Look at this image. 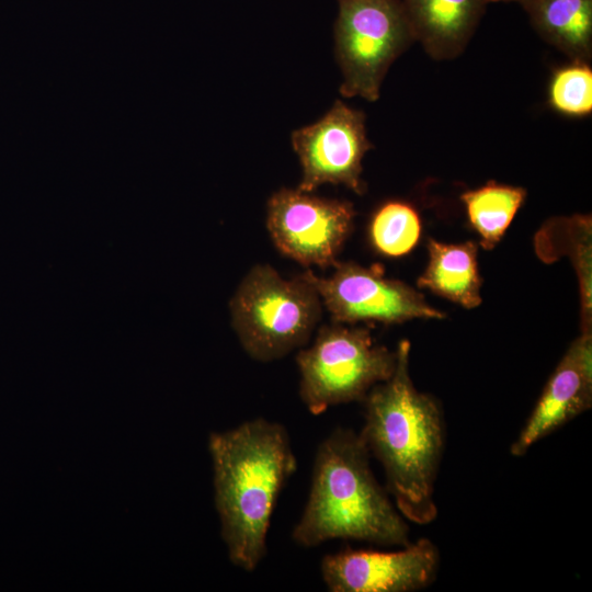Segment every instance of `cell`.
Masks as SVG:
<instances>
[{
  "mask_svg": "<svg viewBox=\"0 0 592 592\" xmlns=\"http://www.w3.org/2000/svg\"><path fill=\"white\" fill-rule=\"evenodd\" d=\"M328 277L310 270L303 272L319 294L334 323L379 321L400 323L415 318H444V312L430 306L417 289L384 276L378 265L362 266L339 262Z\"/></svg>",
  "mask_w": 592,
  "mask_h": 592,
  "instance_id": "obj_8",
  "label": "cell"
},
{
  "mask_svg": "<svg viewBox=\"0 0 592 592\" xmlns=\"http://www.w3.org/2000/svg\"><path fill=\"white\" fill-rule=\"evenodd\" d=\"M440 551L419 538L395 551L346 548L326 555L321 576L331 592H414L436 579Z\"/></svg>",
  "mask_w": 592,
  "mask_h": 592,
  "instance_id": "obj_10",
  "label": "cell"
},
{
  "mask_svg": "<svg viewBox=\"0 0 592 592\" xmlns=\"http://www.w3.org/2000/svg\"><path fill=\"white\" fill-rule=\"evenodd\" d=\"M516 0H488L489 3H496V2H515Z\"/></svg>",
  "mask_w": 592,
  "mask_h": 592,
  "instance_id": "obj_18",
  "label": "cell"
},
{
  "mask_svg": "<svg viewBox=\"0 0 592 592\" xmlns=\"http://www.w3.org/2000/svg\"><path fill=\"white\" fill-rule=\"evenodd\" d=\"M296 363L301 401L318 415L337 405L362 402L392 374L396 351L377 344L367 328L334 323L318 330L312 345L299 350Z\"/></svg>",
  "mask_w": 592,
  "mask_h": 592,
  "instance_id": "obj_5",
  "label": "cell"
},
{
  "mask_svg": "<svg viewBox=\"0 0 592 592\" xmlns=\"http://www.w3.org/2000/svg\"><path fill=\"white\" fill-rule=\"evenodd\" d=\"M429 263L418 286L465 308L480 305L481 278L478 273V247L474 241L443 243L428 241Z\"/></svg>",
  "mask_w": 592,
  "mask_h": 592,
  "instance_id": "obj_14",
  "label": "cell"
},
{
  "mask_svg": "<svg viewBox=\"0 0 592 592\" xmlns=\"http://www.w3.org/2000/svg\"><path fill=\"white\" fill-rule=\"evenodd\" d=\"M369 241L374 249L386 257H401L410 252L419 241L421 220L410 204L391 200L373 214Z\"/></svg>",
  "mask_w": 592,
  "mask_h": 592,
  "instance_id": "obj_16",
  "label": "cell"
},
{
  "mask_svg": "<svg viewBox=\"0 0 592 592\" xmlns=\"http://www.w3.org/2000/svg\"><path fill=\"white\" fill-rule=\"evenodd\" d=\"M371 454L360 433L334 429L318 446L304 512L292 532L303 547L331 539L383 546L410 543L407 520L371 468Z\"/></svg>",
  "mask_w": 592,
  "mask_h": 592,
  "instance_id": "obj_3",
  "label": "cell"
},
{
  "mask_svg": "<svg viewBox=\"0 0 592 592\" xmlns=\"http://www.w3.org/2000/svg\"><path fill=\"white\" fill-rule=\"evenodd\" d=\"M414 39L434 59L457 57L473 37L488 0H400Z\"/></svg>",
  "mask_w": 592,
  "mask_h": 592,
  "instance_id": "obj_12",
  "label": "cell"
},
{
  "mask_svg": "<svg viewBox=\"0 0 592 592\" xmlns=\"http://www.w3.org/2000/svg\"><path fill=\"white\" fill-rule=\"evenodd\" d=\"M592 406V332L581 331L556 366L510 453L523 456L532 445Z\"/></svg>",
  "mask_w": 592,
  "mask_h": 592,
  "instance_id": "obj_11",
  "label": "cell"
},
{
  "mask_svg": "<svg viewBox=\"0 0 592 592\" xmlns=\"http://www.w3.org/2000/svg\"><path fill=\"white\" fill-rule=\"evenodd\" d=\"M230 312L248 355L271 362L308 342L320 321L322 303L303 273L287 280L271 265L258 264L237 287Z\"/></svg>",
  "mask_w": 592,
  "mask_h": 592,
  "instance_id": "obj_4",
  "label": "cell"
},
{
  "mask_svg": "<svg viewBox=\"0 0 592 592\" xmlns=\"http://www.w3.org/2000/svg\"><path fill=\"white\" fill-rule=\"evenodd\" d=\"M215 506L231 563L255 570L266 554V537L278 496L297 469L287 430L258 418L208 439Z\"/></svg>",
  "mask_w": 592,
  "mask_h": 592,
  "instance_id": "obj_2",
  "label": "cell"
},
{
  "mask_svg": "<svg viewBox=\"0 0 592 592\" xmlns=\"http://www.w3.org/2000/svg\"><path fill=\"white\" fill-rule=\"evenodd\" d=\"M335 56L344 98L378 100L391 64L415 42L400 0H337Z\"/></svg>",
  "mask_w": 592,
  "mask_h": 592,
  "instance_id": "obj_6",
  "label": "cell"
},
{
  "mask_svg": "<svg viewBox=\"0 0 592 592\" xmlns=\"http://www.w3.org/2000/svg\"><path fill=\"white\" fill-rule=\"evenodd\" d=\"M410 343L401 340L396 365L362 401L360 435L382 465L389 496L400 514L417 525L437 516L435 481L445 447V420L440 403L419 391L409 373Z\"/></svg>",
  "mask_w": 592,
  "mask_h": 592,
  "instance_id": "obj_1",
  "label": "cell"
},
{
  "mask_svg": "<svg viewBox=\"0 0 592 592\" xmlns=\"http://www.w3.org/2000/svg\"><path fill=\"white\" fill-rule=\"evenodd\" d=\"M540 37L571 60L592 56V0H516Z\"/></svg>",
  "mask_w": 592,
  "mask_h": 592,
  "instance_id": "obj_13",
  "label": "cell"
},
{
  "mask_svg": "<svg viewBox=\"0 0 592 592\" xmlns=\"http://www.w3.org/2000/svg\"><path fill=\"white\" fill-rule=\"evenodd\" d=\"M548 103L553 110L571 117L592 112V69L585 61L571 60L557 68L549 81Z\"/></svg>",
  "mask_w": 592,
  "mask_h": 592,
  "instance_id": "obj_17",
  "label": "cell"
},
{
  "mask_svg": "<svg viewBox=\"0 0 592 592\" xmlns=\"http://www.w3.org/2000/svg\"><path fill=\"white\" fill-rule=\"evenodd\" d=\"M291 140L301 166L298 190L314 192L329 183L365 192L362 160L373 144L362 111L337 100L317 122L295 129Z\"/></svg>",
  "mask_w": 592,
  "mask_h": 592,
  "instance_id": "obj_9",
  "label": "cell"
},
{
  "mask_svg": "<svg viewBox=\"0 0 592 592\" xmlns=\"http://www.w3.org/2000/svg\"><path fill=\"white\" fill-rule=\"evenodd\" d=\"M348 201L298 189L274 192L266 205V227L277 250L304 266H332L354 220Z\"/></svg>",
  "mask_w": 592,
  "mask_h": 592,
  "instance_id": "obj_7",
  "label": "cell"
},
{
  "mask_svg": "<svg viewBox=\"0 0 592 592\" xmlns=\"http://www.w3.org/2000/svg\"><path fill=\"white\" fill-rule=\"evenodd\" d=\"M525 198V189L494 181L460 195L469 223L487 250L492 249L503 237Z\"/></svg>",
  "mask_w": 592,
  "mask_h": 592,
  "instance_id": "obj_15",
  "label": "cell"
}]
</instances>
